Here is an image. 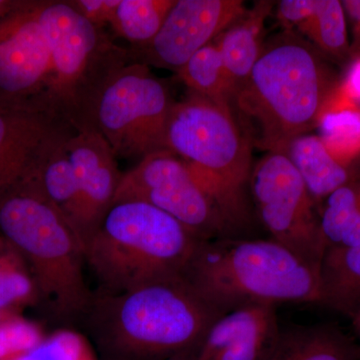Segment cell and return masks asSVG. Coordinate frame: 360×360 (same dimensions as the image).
I'll use <instances>...</instances> for the list:
<instances>
[{
  "label": "cell",
  "mask_w": 360,
  "mask_h": 360,
  "mask_svg": "<svg viewBox=\"0 0 360 360\" xmlns=\"http://www.w3.org/2000/svg\"><path fill=\"white\" fill-rule=\"evenodd\" d=\"M245 13L239 0H175L153 39L127 47L130 61L176 73Z\"/></svg>",
  "instance_id": "12"
},
{
  "label": "cell",
  "mask_w": 360,
  "mask_h": 360,
  "mask_svg": "<svg viewBox=\"0 0 360 360\" xmlns=\"http://www.w3.org/2000/svg\"><path fill=\"white\" fill-rule=\"evenodd\" d=\"M68 135L49 151L37 169V177L45 196L70 220L80 236V189L65 150Z\"/></svg>",
  "instance_id": "20"
},
{
  "label": "cell",
  "mask_w": 360,
  "mask_h": 360,
  "mask_svg": "<svg viewBox=\"0 0 360 360\" xmlns=\"http://www.w3.org/2000/svg\"><path fill=\"white\" fill-rule=\"evenodd\" d=\"M175 0H120L110 28L129 46L146 44L155 37Z\"/></svg>",
  "instance_id": "23"
},
{
  "label": "cell",
  "mask_w": 360,
  "mask_h": 360,
  "mask_svg": "<svg viewBox=\"0 0 360 360\" xmlns=\"http://www.w3.org/2000/svg\"><path fill=\"white\" fill-rule=\"evenodd\" d=\"M319 215L326 250L360 245V175L329 194Z\"/></svg>",
  "instance_id": "21"
},
{
  "label": "cell",
  "mask_w": 360,
  "mask_h": 360,
  "mask_svg": "<svg viewBox=\"0 0 360 360\" xmlns=\"http://www.w3.org/2000/svg\"><path fill=\"white\" fill-rule=\"evenodd\" d=\"M349 317L352 319V326H354L355 333H356L357 338H359V343L360 345V307L356 311L350 315Z\"/></svg>",
  "instance_id": "33"
},
{
  "label": "cell",
  "mask_w": 360,
  "mask_h": 360,
  "mask_svg": "<svg viewBox=\"0 0 360 360\" xmlns=\"http://www.w3.org/2000/svg\"><path fill=\"white\" fill-rule=\"evenodd\" d=\"M16 315H18L16 312L0 311V323L11 319V317L16 316Z\"/></svg>",
  "instance_id": "34"
},
{
  "label": "cell",
  "mask_w": 360,
  "mask_h": 360,
  "mask_svg": "<svg viewBox=\"0 0 360 360\" xmlns=\"http://www.w3.org/2000/svg\"><path fill=\"white\" fill-rule=\"evenodd\" d=\"M176 75L189 92L231 110L234 91L215 44L212 42L194 53Z\"/></svg>",
  "instance_id": "22"
},
{
  "label": "cell",
  "mask_w": 360,
  "mask_h": 360,
  "mask_svg": "<svg viewBox=\"0 0 360 360\" xmlns=\"http://www.w3.org/2000/svg\"><path fill=\"white\" fill-rule=\"evenodd\" d=\"M264 360H360V345L333 323L281 326Z\"/></svg>",
  "instance_id": "16"
},
{
  "label": "cell",
  "mask_w": 360,
  "mask_h": 360,
  "mask_svg": "<svg viewBox=\"0 0 360 360\" xmlns=\"http://www.w3.org/2000/svg\"><path fill=\"white\" fill-rule=\"evenodd\" d=\"M321 274L322 305L349 317L360 307V245L328 248Z\"/></svg>",
  "instance_id": "19"
},
{
  "label": "cell",
  "mask_w": 360,
  "mask_h": 360,
  "mask_svg": "<svg viewBox=\"0 0 360 360\" xmlns=\"http://www.w3.org/2000/svg\"><path fill=\"white\" fill-rule=\"evenodd\" d=\"M319 139L336 160L348 167L360 151V112L354 110H324L317 123Z\"/></svg>",
  "instance_id": "26"
},
{
  "label": "cell",
  "mask_w": 360,
  "mask_h": 360,
  "mask_svg": "<svg viewBox=\"0 0 360 360\" xmlns=\"http://www.w3.org/2000/svg\"><path fill=\"white\" fill-rule=\"evenodd\" d=\"M276 307L251 304L219 317L193 354V360H264L278 336Z\"/></svg>",
  "instance_id": "15"
},
{
  "label": "cell",
  "mask_w": 360,
  "mask_h": 360,
  "mask_svg": "<svg viewBox=\"0 0 360 360\" xmlns=\"http://www.w3.org/2000/svg\"><path fill=\"white\" fill-rule=\"evenodd\" d=\"M342 4L345 13L354 21L360 34V0H345Z\"/></svg>",
  "instance_id": "31"
},
{
  "label": "cell",
  "mask_w": 360,
  "mask_h": 360,
  "mask_svg": "<svg viewBox=\"0 0 360 360\" xmlns=\"http://www.w3.org/2000/svg\"><path fill=\"white\" fill-rule=\"evenodd\" d=\"M286 155L302 177L316 205L359 176L336 160L317 135L307 134L296 137L288 146Z\"/></svg>",
  "instance_id": "17"
},
{
  "label": "cell",
  "mask_w": 360,
  "mask_h": 360,
  "mask_svg": "<svg viewBox=\"0 0 360 360\" xmlns=\"http://www.w3.org/2000/svg\"><path fill=\"white\" fill-rule=\"evenodd\" d=\"M39 300V291L27 265L8 245L0 253V311L16 312Z\"/></svg>",
  "instance_id": "25"
},
{
  "label": "cell",
  "mask_w": 360,
  "mask_h": 360,
  "mask_svg": "<svg viewBox=\"0 0 360 360\" xmlns=\"http://www.w3.org/2000/svg\"><path fill=\"white\" fill-rule=\"evenodd\" d=\"M8 360H96L84 338L77 333L63 330L26 354L15 355Z\"/></svg>",
  "instance_id": "27"
},
{
  "label": "cell",
  "mask_w": 360,
  "mask_h": 360,
  "mask_svg": "<svg viewBox=\"0 0 360 360\" xmlns=\"http://www.w3.org/2000/svg\"><path fill=\"white\" fill-rule=\"evenodd\" d=\"M165 149L188 165L233 232L248 224L250 148L231 110L191 92L172 108Z\"/></svg>",
  "instance_id": "6"
},
{
  "label": "cell",
  "mask_w": 360,
  "mask_h": 360,
  "mask_svg": "<svg viewBox=\"0 0 360 360\" xmlns=\"http://www.w3.org/2000/svg\"><path fill=\"white\" fill-rule=\"evenodd\" d=\"M39 4V0H22L0 20V106L61 116L52 96L51 51Z\"/></svg>",
  "instance_id": "11"
},
{
  "label": "cell",
  "mask_w": 360,
  "mask_h": 360,
  "mask_svg": "<svg viewBox=\"0 0 360 360\" xmlns=\"http://www.w3.org/2000/svg\"><path fill=\"white\" fill-rule=\"evenodd\" d=\"M45 338L44 331L34 322L20 315L11 317L0 323V360L32 352Z\"/></svg>",
  "instance_id": "28"
},
{
  "label": "cell",
  "mask_w": 360,
  "mask_h": 360,
  "mask_svg": "<svg viewBox=\"0 0 360 360\" xmlns=\"http://www.w3.org/2000/svg\"><path fill=\"white\" fill-rule=\"evenodd\" d=\"M0 234L25 260L54 319L82 321L94 296L84 278V243L45 196L37 172L0 195Z\"/></svg>",
  "instance_id": "3"
},
{
  "label": "cell",
  "mask_w": 360,
  "mask_h": 360,
  "mask_svg": "<svg viewBox=\"0 0 360 360\" xmlns=\"http://www.w3.org/2000/svg\"><path fill=\"white\" fill-rule=\"evenodd\" d=\"M188 352H191V350H188ZM188 352H181V354L174 355V356L169 357V359L165 360H186V354Z\"/></svg>",
  "instance_id": "35"
},
{
  "label": "cell",
  "mask_w": 360,
  "mask_h": 360,
  "mask_svg": "<svg viewBox=\"0 0 360 360\" xmlns=\"http://www.w3.org/2000/svg\"><path fill=\"white\" fill-rule=\"evenodd\" d=\"M258 215L271 239L321 269L326 245L316 202L285 153H269L250 175Z\"/></svg>",
  "instance_id": "10"
},
{
  "label": "cell",
  "mask_w": 360,
  "mask_h": 360,
  "mask_svg": "<svg viewBox=\"0 0 360 360\" xmlns=\"http://www.w3.org/2000/svg\"><path fill=\"white\" fill-rule=\"evenodd\" d=\"M70 6L92 25L105 30L115 16L120 0H68Z\"/></svg>",
  "instance_id": "29"
},
{
  "label": "cell",
  "mask_w": 360,
  "mask_h": 360,
  "mask_svg": "<svg viewBox=\"0 0 360 360\" xmlns=\"http://www.w3.org/2000/svg\"><path fill=\"white\" fill-rule=\"evenodd\" d=\"M39 20L51 51L56 110L75 129H82L106 80L130 63L129 49L82 18L68 0H39Z\"/></svg>",
  "instance_id": "7"
},
{
  "label": "cell",
  "mask_w": 360,
  "mask_h": 360,
  "mask_svg": "<svg viewBox=\"0 0 360 360\" xmlns=\"http://www.w3.org/2000/svg\"><path fill=\"white\" fill-rule=\"evenodd\" d=\"M181 276L222 314L251 304H323L321 269L274 239L200 241Z\"/></svg>",
  "instance_id": "2"
},
{
  "label": "cell",
  "mask_w": 360,
  "mask_h": 360,
  "mask_svg": "<svg viewBox=\"0 0 360 360\" xmlns=\"http://www.w3.org/2000/svg\"><path fill=\"white\" fill-rule=\"evenodd\" d=\"M200 240L179 220L141 201L113 203L85 243L98 291L120 293L180 276Z\"/></svg>",
  "instance_id": "5"
},
{
  "label": "cell",
  "mask_w": 360,
  "mask_h": 360,
  "mask_svg": "<svg viewBox=\"0 0 360 360\" xmlns=\"http://www.w3.org/2000/svg\"><path fill=\"white\" fill-rule=\"evenodd\" d=\"M73 129L58 115L0 106V195L37 172L52 148Z\"/></svg>",
  "instance_id": "13"
},
{
  "label": "cell",
  "mask_w": 360,
  "mask_h": 360,
  "mask_svg": "<svg viewBox=\"0 0 360 360\" xmlns=\"http://www.w3.org/2000/svg\"><path fill=\"white\" fill-rule=\"evenodd\" d=\"M265 6L252 11L250 16L236 20L217 39L222 63L233 89L234 96L250 77L253 66L262 53L260 32L265 18Z\"/></svg>",
  "instance_id": "18"
},
{
  "label": "cell",
  "mask_w": 360,
  "mask_h": 360,
  "mask_svg": "<svg viewBox=\"0 0 360 360\" xmlns=\"http://www.w3.org/2000/svg\"><path fill=\"white\" fill-rule=\"evenodd\" d=\"M65 146L79 184V231L85 245L112 205L123 174L110 144L94 129L73 130Z\"/></svg>",
  "instance_id": "14"
},
{
  "label": "cell",
  "mask_w": 360,
  "mask_h": 360,
  "mask_svg": "<svg viewBox=\"0 0 360 360\" xmlns=\"http://www.w3.org/2000/svg\"><path fill=\"white\" fill-rule=\"evenodd\" d=\"M333 89V71L319 54L286 35L262 51L232 104L257 146L286 155L293 139L317 125Z\"/></svg>",
  "instance_id": "4"
},
{
  "label": "cell",
  "mask_w": 360,
  "mask_h": 360,
  "mask_svg": "<svg viewBox=\"0 0 360 360\" xmlns=\"http://www.w3.org/2000/svg\"><path fill=\"white\" fill-rule=\"evenodd\" d=\"M316 0H283L278 4V16L283 22L300 25L314 13Z\"/></svg>",
  "instance_id": "30"
},
{
  "label": "cell",
  "mask_w": 360,
  "mask_h": 360,
  "mask_svg": "<svg viewBox=\"0 0 360 360\" xmlns=\"http://www.w3.org/2000/svg\"><path fill=\"white\" fill-rule=\"evenodd\" d=\"M120 201L155 206L179 220L200 241L232 238L233 234L188 165L167 149L142 158L122 174L113 203Z\"/></svg>",
  "instance_id": "9"
},
{
  "label": "cell",
  "mask_w": 360,
  "mask_h": 360,
  "mask_svg": "<svg viewBox=\"0 0 360 360\" xmlns=\"http://www.w3.org/2000/svg\"><path fill=\"white\" fill-rule=\"evenodd\" d=\"M319 49L335 56L348 51L347 13L340 0H316L314 13L298 25Z\"/></svg>",
  "instance_id": "24"
},
{
  "label": "cell",
  "mask_w": 360,
  "mask_h": 360,
  "mask_svg": "<svg viewBox=\"0 0 360 360\" xmlns=\"http://www.w3.org/2000/svg\"><path fill=\"white\" fill-rule=\"evenodd\" d=\"M175 103L149 66L130 61L99 90L82 129L98 132L117 160L139 161L165 149V130Z\"/></svg>",
  "instance_id": "8"
},
{
  "label": "cell",
  "mask_w": 360,
  "mask_h": 360,
  "mask_svg": "<svg viewBox=\"0 0 360 360\" xmlns=\"http://www.w3.org/2000/svg\"><path fill=\"white\" fill-rule=\"evenodd\" d=\"M22 0H0V20L13 13Z\"/></svg>",
  "instance_id": "32"
},
{
  "label": "cell",
  "mask_w": 360,
  "mask_h": 360,
  "mask_svg": "<svg viewBox=\"0 0 360 360\" xmlns=\"http://www.w3.org/2000/svg\"><path fill=\"white\" fill-rule=\"evenodd\" d=\"M221 315L180 274L124 292L97 290L82 321L101 360H165L195 350Z\"/></svg>",
  "instance_id": "1"
},
{
  "label": "cell",
  "mask_w": 360,
  "mask_h": 360,
  "mask_svg": "<svg viewBox=\"0 0 360 360\" xmlns=\"http://www.w3.org/2000/svg\"><path fill=\"white\" fill-rule=\"evenodd\" d=\"M7 246H8V243H6V239L4 238V236L0 234V253L6 250Z\"/></svg>",
  "instance_id": "36"
}]
</instances>
